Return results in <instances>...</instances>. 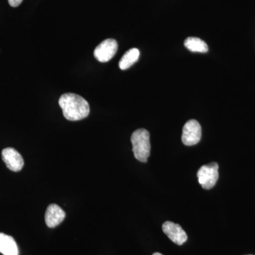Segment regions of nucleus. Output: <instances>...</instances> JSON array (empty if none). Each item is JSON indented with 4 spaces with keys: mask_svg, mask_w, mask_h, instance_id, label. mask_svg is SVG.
Wrapping results in <instances>:
<instances>
[{
    "mask_svg": "<svg viewBox=\"0 0 255 255\" xmlns=\"http://www.w3.org/2000/svg\"><path fill=\"white\" fill-rule=\"evenodd\" d=\"M59 105L63 110L64 117L71 122L82 120L90 114L88 102L76 94H64L60 97Z\"/></svg>",
    "mask_w": 255,
    "mask_h": 255,
    "instance_id": "1",
    "label": "nucleus"
},
{
    "mask_svg": "<svg viewBox=\"0 0 255 255\" xmlns=\"http://www.w3.org/2000/svg\"><path fill=\"white\" fill-rule=\"evenodd\" d=\"M134 157L141 162H146L150 154V133L144 128L137 129L130 137Z\"/></svg>",
    "mask_w": 255,
    "mask_h": 255,
    "instance_id": "2",
    "label": "nucleus"
},
{
    "mask_svg": "<svg viewBox=\"0 0 255 255\" xmlns=\"http://www.w3.org/2000/svg\"><path fill=\"white\" fill-rule=\"evenodd\" d=\"M197 177L203 189H212L219 179V164L217 162H211L203 165L198 170Z\"/></svg>",
    "mask_w": 255,
    "mask_h": 255,
    "instance_id": "3",
    "label": "nucleus"
},
{
    "mask_svg": "<svg viewBox=\"0 0 255 255\" xmlns=\"http://www.w3.org/2000/svg\"><path fill=\"white\" fill-rule=\"evenodd\" d=\"M201 127L197 121L191 119L183 128L182 140L185 145L192 146L200 141Z\"/></svg>",
    "mask_w": 255,
    "mask_h": 255,
    "instance_id": "4",
    "label": "nucleus"
},
{
    "mask_svg": "<svg viewBox=\"0 0 255 255\" xmlns=\"http://www.w3.org/2000/svg\"><path fill=\"white\" fill-rule=\"evenodd\" d=\"M118 50V43L116 40L108 38L95 48L94 55L96 59L102 63L110 61Z\"/></svg>",
    "mask_w": 255,
    "mask_h": 255,
    "instance_id": "5",
    "label": "nucleus"
},
{
    "mask_svg": "<svg viewBox=\"0 0 255 255\" xmlns=\"http://www.w3.org/2000/svg\"><path fill=\"white\" fill-rule=\"evenodd\" d=\"M162 231L169 240L178 246H182L187 241V233L177 223L166 221L162 225Z\"/></svg>",
    "mask_w": 255,
    "mask_h": 255,
    "instance_id": "6",
    "label": "nucleus"
},
{
    "mask_svg": "<svg viewBox=\"0 0 255 255\" xmlns=\"http://www.w3.org/2000/svg\"><path fill=\"white\" fill-rule=\"evenodd\" d=\"M1 156L6 167L10 170L19 172L22 169L24 164L22 156L15 149L12 147L4 149L1 152Z\"/></svg>",
    "mask_w": 255,
    "mask_h": 255,
    "instance_id": "7",
    "label": "nucleus"
},
{
    "mask_svg": "<svg viewBox=\"0 0 255 255\" xmlns=\"http://www.w3.org/2000/svg\"><path fill=\"white\" fill-rule=\"evenodd\" d=\"M65 218V211L57 204H50L47 208L45 221L48 228H53L59 226Z\"/></svg>",
    "mask_w": 255,
    "mask_h": 255,
    "instance_id": "8",
    "label": "nucleus"
},
{
    "mask_svg": "<svg viewBox=\"0 0 255 255\" xmlns=\"http://www.w3.org/2000/svg\"><path fill=\"white\" fill-rule=\"evenodd\" d=\"M0 253L3 255H18L17 245L14 238L0 233Z\"/></svg>",
    "mask_w": 255,
    "mask_h": 255,
    "instance_id": "9",
    "label": "nucleus"
},
{
    "mask_svg": "<svg viewBox=\"0 0 255 255\" xmlns=\"http://www.w3.org/2000/svg\"><path fill=\"white\" fill-rule=\"evenodd\" d=\"M140 56V51L137 48H131L128 50L119 62V68L121 70H127L135 64Z\"/></svg>",
    "mask_w": 255,
    "mask_h": 255,
    "instance_id": "10",
    "label": "nucleus"
},
{
    "mask_svg": "<svg viewBox=\"0 0 255 255\" xmlns=\"http://www.w3.org/2000/svg\"><path fill=\"white\" fill-rule=\"evenodd\" d=\"M184 46L188 50L196 53H207L209 47L206 42L196 37H189L184 41Z\"/></svg>",
    "mask_w": 255,
    "mask_h": 255,
    "instance_id": "11",
    "label": "nucleus"
},
{
    "mask_svg": "<svg viewBox=\"0 0 255 255\" xmlns=\"http://www.w3.org/2000/svg\"><path fill=\"white\" fill-rule=\"evenodd\" d=\"M8 1H9L10 6L16 7V6H19L21 4L23 0H8Z\"/></svg>",
    "mask_w": 255,
    "mask_h": 255,
    "instance_id": "12",
    "label": "nucleus"
},
{
    "mask_svg": "<svg viewBox=\"0 0 255 255\" xmlns=\"http://www.w3.org/2000/svg\"><path fill=\"white\" fill-rule=\"evenodd\" d=\"M152 255H163L160 254V253H154V254Z\"/></svg>",
    "mask_w": 255,
    "mask_h": 255,
    "instance_id": "13",
    "label": "nucleus"
},
{
    "mask_svg": "<svg viewBox=\"0 0 255 255\" xmlns=\"http://www.w3.org/2000/svg\"></svg>",
    "mask_w": 255,
    "mask_h": 255,
    "instance_id": "14",
    "label": "nucleus"
}]
</instances>
